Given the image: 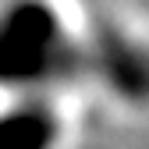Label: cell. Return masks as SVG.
I'll return each instance as SVG.
<instances>
[{"instance_id":"1","label":"cell","mask_w":149,"mask_h":149,"mask_svg":"<svg viewBox=\"0 0 149 149\" xmlns=\"http://www.w3.org/2000/svg\"><path fill=\"white\" fill-rule=\"evenodd\" d=\"M82 46L64 29V18L46 4H11L0 11V89L18 96L50 92L74 78Z\"/></svg>"},{"instance_id":"2","label":"cell","mask_w":149,"mask_h":149,"mask_svg":"<svg viewBox=\"0 0 149 149\" xmlns=\"http://www.w3.org/2000/svg\"><path fill=\"white\" fill-rule=\"evenodd\" d=\"M78 46H82V68L92 71L117 100L132 103V107H139L146 100L149 64H146L142 43L128 32V25H121L117 18L100 11L89 22L85 43H78Z\"/></svg>"},{"instance_id":"3","label":"cell","mask_w":149,"mask_h":149,"mask_svg":"<svg viewBox=\"0 0 149 149\" xmlns=\"http://www.w3.org/2000/svg\"><path fill=\"white\" fill-rule=\"evenodd\" d=\"M64 114L50 92H25L0 107V149H61Z\"/></svg>"}]
</instances>
